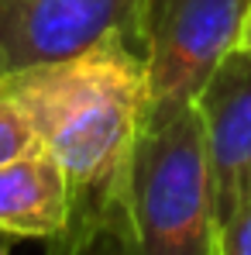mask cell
I'll use <instances>...</instances> for the list:
<instances>
[{"label":"cell","instance_id":"cell-6","mask_svg":"<svg viewBox=\"0 0 251 255\" xmlns=\"http://www.w3.org/2000/svg\"><path fill=\"white\" fill-rule=\"evenodd\" d=\"M69 217V183L42 141L0 162V231L14 238H55Z\"/></svg>","mask_w":251,"mask_h":255},{"label":"cell","instance_id":"cell-8","mask_svg":"<svg viewBox=\"0 0 251 255\" xmlns=\"http://www.w3.org/2000/svg\"><path fill=\"white\" fill-rule=\"evenodd\" d=\"M217 252L220 255H251V200L234 207L217 224Z\"/></svg>","mask_w":251,"mask_h":255},{"label":"cell","instance_id":"cell-12","mask_svg":"<svg viewBox=\"0 0 251 255\" xmlns=\"http://www.w3.org/2000/svg\"><path fill=\"white\" fill-rule=\"evenodd\" d=\"M217 255H220V252H217Z\"/></svg>","mask_w":251,"mask_h":255},{"label":"cell","instance_id":"cell-4","mask_svg":"<svg viewBox=\"0 0 251 255\" xmlns=\"http://www.w3.org/2000/svg\"><path fill=\"white\" fill-rule=\"evenodd\" d=\"M141 7L145 0H3L0 76L73 59L114 35L141 45Z\"/></svg>","mask_w":251,"mask_h":255},{"label":"cell","instance_id":"cell-2","mask_svg":"<svg viewBox=\"0 0 251 255\" xmlns=\"http://www.w3.org/2000/svg\"><path fill=\"white\" fill-rule=\"evenodd\" d=\"M138 255H217V197L196 100L145 107L131 155Z\"/></svg>","mask_w":251,"mask_h":255},{"label":"cell","instance_id":"cell-10","mask_svg":"<svg viewBox=\"0 0 251 255\" xmlns=\"http://www.w3.org/2000/svg\"><path fill=\"white\" fill-rule=\"evenodd\" d=\"M0 255H7V252H3V249H0Z\"/></svg>","mask_w":251,"mask_h":255},{"label":"cell","instance_id":"cell-1","mask_svg":"<svg viewBox=\"0 0 251 255\" xmlns=\"http://www.w3.org/2000/svg\"><path fill=\"white\" fill-rule=\"evenodd\" d=\"M0 93L24 114L35 138L66 172V221H89L124 207L131 155L148 107L141 45L121 35L103 38L73 59L0 76Z\"/></svg>","mask_w":251,"mask_h":255},{"label":"cell","instance_id":"cell-3","mask_svg":"<svg viewBox=\"0 0 251 255\" xmlns=\"http://www.w3.org/2000/svg\"><path fill=\"white\" fill-rule=\"evenodd\" d=\"M251 0H145L141 55L148 107L193 104L238 48Z\"/></svg>","mask_w":251,"mask_h":255},{"label":"cell","instance_id":"cell-5","mask_svg":"<svg viewBox=\"0 0 251 255\" xmlns=\"http://www.w3.org/2000/svg\"><path fill=\"white\" fill-rule=\"evenodd\" d=\"M213 172L217 224L251 200V52L234 48L196 97Z\"/></svg>","mask_w":251,"mask_h":255},{"label":"cell","instance_id":"cell-9","mask_svg":"<svg viewBox=\"0 0 251 255\" xmlns=\"http://www.w3.org/2000/svg\"><path fill=\"white\" fill-rule=\"evenodd\" d=\"M238 48H241V52H251V14H248V21H245V28H241V42H238Z\"/></svg>","mask_w":251,"mask_h":255},{"label":"cell","instance_id":"cell-11","mask_svg":"<svg viewBox=\"0 0 251 255\" xmlns=\"http://www.w3.org/2000/svg\"><path fill=\"white\" fill-rule=\"evenodd\" d=\"M0 3H3V0H0Z\"/></svg>","mask_w":251,"mask_h":255},{"label":"cell","instance_id":"cell-7","mask_svg":"<svg viewBox=\"0 0 251 255\" xmlns=\"http://www.w3.org/2000/svg\"><path fill=\"white\" fill-rule=\"evenodd\" d=\"M35 141H38V138H35L31 125L24 121V114L0 93V162L14 159L17 152H24V148L35 145Z\"/></svg>","mask_w":251,"mask_h":255}]
</instances>
